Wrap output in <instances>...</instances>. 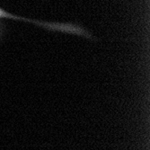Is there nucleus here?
<instances>
[{
  "label": "nucleus",
  "instance_id": "1",
  "mask_svg": "<svg viewBox=\"0 0 150 150\" xmlns=\"http://www.w3.org/2000/svg\"><path fill=\"white\" fill-rule=\"evenodd\" d=\"M1 18H8V19H13V20H18V21H24L28 23H33L35 24H39L40 26H42L44 28L50 29V30H59L62 32H69L71 33H76L78 35H86L87 36L88 33L82 29L81 27L73 25V24H65V23H47L43 21H36V20H32L28 18H24L21 16H17L6 12V10L2 9L0 7V19Z\"/></svg>",
  "mask_w": 150,
  "mask_h": 150
}]
</instances>
